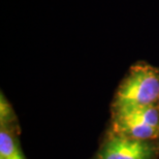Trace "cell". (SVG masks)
Masks as SVG:
<instances>
[{"label": "cell", "instance_id": "6da1fadb", "mask_svg": "<svg viewBox=\"0 0 159 159\" xmlns=\"http://www.w3.org/2000/svg\"><path fill=\"white\" fill-rule=\"evenodd\" d=\"M158 100L159 71L147 63H138L130 68L117 90L113 104L115 116L154 106Z\"/></svg>", "mask_w": 159, "mask_h": 159}, {"label": "cell", "instance_id": "7a4b0ae2", "mask_svg": "<svg viewBox=\"0 0 159 159\" xmlns=\"http://www.w3.org/2000/svg\"><path fill=\"white\" fill-rule=\"evenodd\" d=\"M159 146L153 141H142L114 133L98 151L95 159H156Z\"/></svg>", "mask_w": 159, "mask_h": 159}, {"label": "cell", "instance_id": "3957f363", "mask_svg": "<svg viewBox=\"0 0 159 159\" xmlns=\"http://www.w3.org/2000/svg\"><path fill=\"white\" fill-rule=\"evenodd\" d=\"M114 133L142 141H153L159 138V128L127 117L114 118Z\"/></svg>", "mask_w": 159, "mask_h": 159}, {"label": "cell", "instance_id": "277c9868", "mask_svg": "<svg viewBox=\"0 0 159 159\" xmlns=\"http://www.w3.org/2000/svg\"><path fill=\"white\" fill-rule=\"evenodd\" d=\"M0 159H26L18 139L4 126L0 131Z\"/></svg>", "mask_w": 159, "mask_h": 159}, {"label": "cell", "instance_id": "5b68a950", "mask_svg": "<svg viewBox=\"0 0 159 159\" xmlns=\"http://www.w3.org/2000/svg\"><path fill=\"white\" fill-rule=\"evenodd\" d=\"M118 116L127 117V118H129V119L139 121V122L149 124V125H151V126L158 127L159 128V110L156 107V104L139 107V109L132 110L128 113L123 114V115H118Z\"/></svg>", "mask_w": 159, "mask_h": 159}, {"label": "cell", "instance_id": "8992f818", "mask_svg": "<svg viewBox=\"0 0 159 159\" xmlns=\"http://www.w3.org/2000/svg\"><path fill=\"white\" fill-rule=\"evenodd\" d=\"M11 113V111L9 109L8 103L6 102V100L3 98V94H1V123H3V121H4V123L7 121Z\"/></svg>", "mask_w": 159, "mask_h": 159}]
</instances>
